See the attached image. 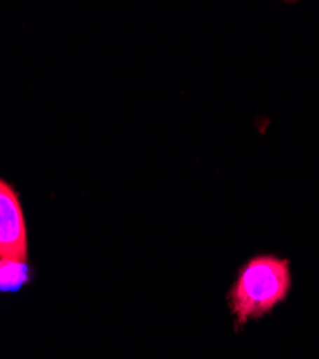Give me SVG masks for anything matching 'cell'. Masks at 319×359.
<instances>
[{"label": "cell", "instance_id": "6da1fadb", "mask_svg": "<svg viewBox=\"0 0 319 359\" xmlns=\"http://www.w3.org/2000/svg\"><path fill=\"white\" fill-rule=\"evenodd\" d=\"M291 260L275 253H259L238 269L226 302L239 332L252 320L262 319L287 301L292 290Z\"/></svg>", "mask_w": 319, "mask_h": 359}, {"label": "cell", "instance_id": "3957f363", "mask_svg": "<svg viewBox=\"0 0 319 359\" xmlns=\"http://www.w3.org/2000/svg\"><path fill=\"white\" fill-rule=\"evenodd\" d=\"M34 273L26 260L0 257V292L13 293L32 282Z\"/></svg>", "mask_w": 319, "mask_h": 359}, {"label": "cell", "instance_id": "7a4b0ae2", "mask_svg": "<svg viewBox=\"0 0 319 359\" xmlns=\"http://www.w3.org/2000/svg\"><path fill=\"white\" fill-rule=\"evenodd\" d=\"M0 257L27 260V229L16 190L0 177Z\"/></svg>", "mask_w": 319, "mask_h": 359}]
</instances>
